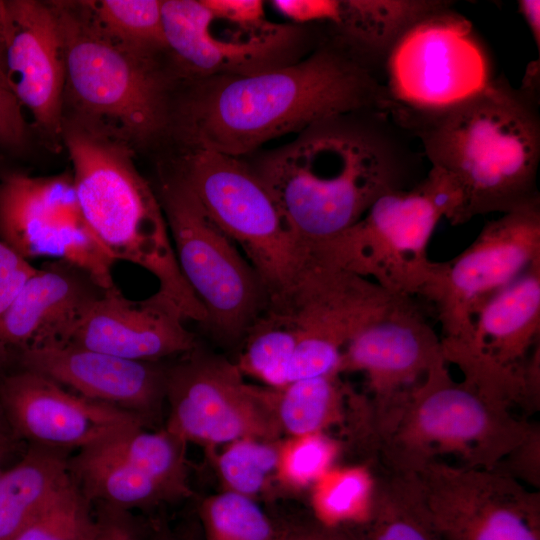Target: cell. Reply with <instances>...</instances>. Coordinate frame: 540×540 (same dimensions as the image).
Wrapping results in <instances>:
<instances>
[{"mask_svg":"<svg viewBox=\"0 0 540 540\" xmlns=\"http://www.w3.org/2000/svg\"><path fill=\"white\" fill-rule=\"evenodd\" d=\"M443 540H540V495L496 469L432 461L405 474Z\"/></svg>","mask_w":540,"mask_h":540,"instance_id":"cell-15","label":"cell"},{"mask_svg":"<svg viewBox=\"0 0 540 540\" xmlns=\"http://www.w3.org/2000/svg\"><path fill=\"white\" fill-rule=\"evenodd\" d=\"M519 11L526 21L535 44L540 50V1L539 0H521L518 2Z\"/></svg>","mask_w":540,"mask_h":540,"instance_id":"cell-43","label":"cell"},{"mask_svg":"<svg viewBox=\"0 0 540 540\" xmlns=\"http://www.w3.org/2000/svg\"><path fill=\"white\" fill-rule=\"evenodd\" d=\"M157 195L181 273L205 309V325L224 342L244 338L268 301L257 272L175 172L162 177Z\"/></svg>","mask_w":540,"mask_h":540,"instance_id":"cell-8","label":"cell"},{"mask_svg":"<svg viewBox=\"0 0 540 540\" xmlns=\"http://www.w3.org/2000/svg\"><path fill=\"white\" fill-rule=\"evenodd\" d=\"M443 357L490 401L511 411L538 407L540 261L485 301L467 343Z\"/></svg>","mask_w":540,"mask_h":540,"instance_id":"cell-9","label":"cell"},{"mask_svg":"<svg viewBox=\"0 0 540 540\" xmlns=\"http://www.w3.org/2000/svg\"><path fill=\"white\" fill-rule=\"evenodd\" d=\"M11 359V351L0 342V380L7 374V368Z\"/></svg>","mask_w":540,"mask_h":540,"instance_id":"cell-47","label":"cell"},{"mask_svg":"<svg viewBox=\"0 0 540 540\" xmlns=\"http://www.w3.org/2000/svg\"><path fill=\"white\" fill-rule=\"evenodd\" d=\"M537 261L540 198L487 223L463 252L437 262L420 296L436 308L442 354L466 344L484 302Z\"/></svg>","mask_w":540,"mask_h":540,"instance_id":"cell-12","label":"cell"},{"mask_svg":"<svg viewBox=\"0 0 540 540\" xmlns=\"http://www.w3.org/2000/svg\"><path fill=\"white\" fill-rule=\"evenodd\" d=\"M216 16V15H215ZM203 0H162L170 67L179 81L247 75L296 62L326 37L303 26H244L220 18Z\"/></svg>","mask_w":540,"mask_h":540,"instance_id":"cell-13","label":"cell"},{"mask_svg":"<svg viewBox=\"0 0 540 540\" xmlns=\"http://www.w3.org/2000/svg\"><path fill=\"white\" fill-rule=\"evenodd\" d=\"M149 540H198L190 528H173L163 519L149 525Z\"/></svg>","mask_w":540,"mask_h":540,"instance_id":"cell-42","label":"cell"},{"mask_svg":"<svg viewBox=\"0 0 540 540\" xmlns=\"http://www.w3.org/2000/svg\"><path fill=\"white\" fill-rule=\"evenodd\" d=\"M390 109L318 120L248 162L306 252L359 221L382 195L412 188L425 156Z\"/></svg>","mask_w":540,"mask_h":540,"instance_id":"cell-2","label":"cell"},{"mask_svg":"<svg viewBox=\"0 0 540 540\" xmlns=\"http://www.w3.org/2000/svg\"><path fill=\"white\" fill-rule=\"evenodd\" d=\"M367 540H443L410 479L386 473L376 479Z\"/></svg>","mask_w":540,"mask_h":540,"instance_id":"cell-28","label":"cell"},{"mask_svg":"<svg viewBox=\"0 0 540 540\" xmlns=\"http://www.w3.org/2000/svg\"><path fill=\"white\" fill-rule=\"evenodd\" d=\"M315 540H353L339 529L327 528L318 523H314Z\"/></svg>","mask_w":540,"mask_h":540,"instance_id":"cell-45","label":"cell"},{"mask_svg":"<svg viewBox=\"0 0 540 540\" xmlns=\"http://www.w3.org/2000/svg\"><path fill=\"white\" fill-rule=\"evenodd\" d=\"M188 82L191 89L175 100L170 135L240 158L323 118L393 104L385 67L330 31L296 62Z\"/></svg>","mask_w":540,"mask_h":540,"instance_id":"cell-1","label":"cell"},{"mask_svg":"<svg viewBox=\"0 0 540 540\" xmlns=\"http://www.w3.org/2000/svg\"><path fill=\"white\" fill-rule=\"evenodd\" d=\"M441 362L445 360L440 337L411 297L396 295L346 344L339 373L365 375L371 422Z\"/></svg>","mask_w":540,"mask_h":540,"instance_id":"cell-21","label":"cell"},{"mask_svg":"<svg viewBox=\"0 0 540 540\" xmlns=\"http://www.w3.org/2000/svg\"><path fill=\"white\" fill-rule=\"evenodd\" d=\"M96 518L95 540H146L149 525L132 511L107 504H93Z\"/></svg>","mask_w":540,"mask_h":540,"instance_id":"cell-36","label":"cell"},{"mask_svg":"<svg viewBox=\"0 0 540 540\" xmlns=\"http://www.w3.org/2000/svg\"><path fill=\"white\" fill-rule=\"evenodd\" d=\"M540 432L534 426L526 439L495 468L517 479L526 486L539 487Z\"/></svg>","mask_w":540,"mask_h":540,"instance_id":"cell-38","label":"cell"},{"mask_svg":"<svg viewBox=\"0 0 540 540\" xmlns=\"http://www.w3.org/2000/svg\"><path fill=\"white\" fill-rule=\"evenodd\" d=\"M244 338V348L236 362L241 373L270 388L288 384L296 344L293 332L263 311Z\"/></svg>","mask_w":540,"mask_h":540,"instance_id":"cell-32","label":"cell"},{"mask_svg":"<svg viewBox=\"0 0 540 540\" xmlns=\"http://www.w3.org/2000/svg\"><path fill=\"white\" fill-rule=\"evenodd\" d=\"M210 11L227 21L244 26L267 23L263 2L259 0H203Z\"/></svg>","mask_w":540,"mask_h":540,"instance_id":"cell-40","label":"cell"},{"mask_svg":"<svg viewBox=\"0 0 540 540\" xmlns=\"http://www.w3.org/2000/svg\"><path fill=\"white\" fill-rule=\"evenodd\" d=\"M312 487L311 506L316 523L339 529L344 524L367 522L376 479L366 467L331 468Z\"/></svg>","mask_w":540,"mask_h":540,"instance_id":"cell-30","label":"cell"},{"mask_svg":"<svg viewBox=\"0 0 540 540\" xmlns=\"http://www.w3.org/2000/svg\"><path fill=\"white\" fill-rule=\"evenodd\" d=\"M281 540H315L313 524L287 529Z\"/></svg>","mask_w":540,"mask_h":540,"instance_id":"cell-46","label":"cell"},{"mask_svg":"<svg viewBox=\"0 0 540 540\" xmlns=\"http://www.w3.org/2000/svg\"><path fill=\"white\" fill-rule=\"evenodd\" d=\"M0 407L18 440L65 453L132 428H148L129 412L85 398L23 368L1 378Z\"/></svg>","mask_w":540,"mask_h":540,"instance_id":"cell-20","label":"cell"},{"mask_svg":"<svg viewBox=\"0 0 540 540\" xmlns=\"http://www.w3.org/2000/svg\"><path fill=\"white\" fill-rule=\"evenodd\" d=\"M272 5L277 11L297 23L318 22L330 24L334 18L337 1L332 0H276Z\"/></svg>","mask_w":540,"mask_h":540,"instance_id":"cell-41","label":"cell"},{"mask_svg":"<svg viewBox=\"0 0 540 540\" xmlns=\"http://www.w3.org/2000/svg\"><path fill=\"white\" fill-rule=\"evenodd\" d=\"M350 388L338 374L292 381L270 388L279 428L291 437L324 433L342 423L349 409Z\"/></svg>","mask_w":540,"mask_h":540,"instance_id":"cell-27","label":"cell"},{"mask_svg":"<svg viewBox=\"0 0 540 540\" xmlns=\"http://www.w3.org/2000/svg\"><path fill=\"white\" fill-rule=\"evenodd\" d=\"M184 148L175 173L243 251L268 300L281 295L295 279L307 253L276 198L243 158L200 147Z\"/></svg>","mask_w":540,"mask_h":540,"instance_id":"cell-7","label":"cell"},{"mask_svg":"<svg viewBox=\"0 0 540 540\" xmlns=\"http://www.w3.org/2000/svg\"><path fill=\"white\" fill-rule=\"evenodd\" d=\"M103 290L87 272L71 263H44L0 315V342L17 353L69 343Z\"/></svg>","mask_w":540,"mask_h":540,"instance_id":"cell-24","label":"cell"},{"mask_svg":"<svg viewBox=\"0 0 540 540\" xmlns=\"http://www.w3.org/2000/svg\"><path fill=\"white\" fill-rule=\"evenodd\" d=\"M0 239L28 261L40 257L66 261L87 272L103 289L115 285V261L82 215L72 172L44 177L3 174Z\"/></svg>","mask_w":540,"mask_h":540,"instance_id":"cell-17","label":"cell"},{"mask_svg":"<svg viewBox=\"0 0 540 540\" xmlns=\"http://www.w3.org/2000/svg\"><path fill=\"white\" fill-rule=\"evenodd\" d=\"M28 141V127L23 109L10 90L0 52V146L21 151Z\"/></svg>","mask_w":540,"mask_h":540,"instance_id":"cell-37","label":"cell"},{"mask_svg":"<svg viewBox=\"0 0 540 540\" xmlns=\"http://www.w3.org/2000/svg\"><path fill=\"white\" fill-rule=\"evenodd\" d=\"M396 295L308 256L289 288L263 310L295 336L289 383L339 375L346 344Z\"/></svg>","mask_w":540,"mask_h":540,"instance_id":"cell-11","label":"cell"},{"mask_svg":"<svg viewBox=\"0 0 540 540\" xmlns=\"http://www.w3.org/2000/svg\"><path fill=\"white\" fill-rule=\"evenodd\" d=\"M391 112L421 144L431 167L463 197L461 223L507 213L537 198L540 162L539 64H529L520 88L499 76L451 106Z\"/></svg>","mask_w":540,"mask_h":540,"instance_id":"cell-3","label":"cell"},{"mask_svg":"<svg viewBox=\"0 0 540 540\" xmlns=\"http://www.w3.org/2000/svg\"><path fill=\"white\" fill-rule=\"evenodd\" d=\"M282 442L244 438L226 444L216 465L225 490L254 496L276 476Z\"/></svg>","mask_w":540,"mask_h":540,"instance_id":"cell-34","label":"cell"},{"mask_svg":"<svg viewBox=\"0 0 540 540\" xmlns=\"http://www.w3.org/2000/svg\"><path fill=\"white\" fill-rule=\"evenodd\" d=\"M450 7L418 20L390 50L385 76L396 103L443 108L478 93L493 79L488 52L471 22Z\"/></svg>","mask_w":540,"mask_h":540,"instance_id":"cell-16","label":"cell"},{"mask_svg":"<svg viewBox=\"0 0 540 540\" xmlns=\"http://www.w3.org/2000/svg\"><path fill=\"white\" fill-rule=\"evenodd\" d=\"M338 449L337 442L325 433L291 437L282 442L276 477L293 489L313 486L333 468Z\"/></svg>","mask_w":540,"mask_h":540,"instance_id":"cell-35","label":"cell"},{"mask_svg":"<svg viewBox=\"0 0 540 540\" xmlns=\"http://www.w3.org/2000/svg\"><path fill=\"white\" fill-rule=\"evenodd\" d=\"M85 4L101 30L123 46L167 57L162 0H95Z\"/></svg>","mask_w":540,"mask_h":540,"instance_id":"cell-29","label":"cell"},{"mask_svg":"<svg viewBox=\"0 0 540 540\" xmlns=\"http://www.w3.org/2000/svg\"><path fill=\"white\" fill-rule=\"evenodd\" d=\"M17 357L20 368L129 412L148 428L162 419L168 370L162 361L129 360L72 344L27 349Z\"/></svg>","mask_w":540,"mask_h":540,"instance_id":"cell-22","label":"cell"},{"mask_svg":"<svg viewBox=\"0 0 540 540\" xmlns=\"http://www.w3.org/2000/svg\"><path fill=\"white\" fill-rule=\"evenodd\" d=\"M186 449L165 427H136L78 450L68 468L92 504L149 510L191 496Z\"/></svg>","mask_w":540,"mask_h":540,"instance_id":"cell-18","label":"cell"},{"mask_svg":"<svg viewBox=\"0 0 540 540\" xmlns=\"http://www.w3.org/2000/svg\"><path fill=\"white\" fill-rule=\"evenodd\" d=\"M62 143L72 164L82 215L114 261L135 264L158 281L184 318L207 315L179 268L158 198L134 163L135 151L103 133L63 120Z\"/></svg>","mask_w":540,"mask_h":540,"instance_id":"cell-5","label":"cell"},{"mask_svg":"<svg viewBox=\"0 0 540 540\" xmlns=\"http://www.w3.org/2000/svg\"><path fill=\"white\" fill-rule=\"evenodd\" d=\"M17 440L0 407V457L5 459L15 449Z\"/></svg>","mask_w":540,"mask_h":540,"instance_id":"cell-44","label":"cell"},{"mask_svg":"<svg viewBox=\"0 0 540 540\" xmlns=\"http://www.w3.org/2000/svg\"><path fill=\"white\" fill-rule=\"evenodd\" d=\"M198 515L205 540H281L285 531L254 498L229 490L205 498Z\"/></svg>","mask_w":540,"mask_h":540,"instance_id":"cell-31","label":"cell"},{"mask_svg":"<svg viewBox=\"0 0 540 540\" xmlns=\"http://www.w3.org/2000/svg\"><path fill=\"white\" fill-rule=\"evenodd\" d=\"M442 217L422 179L382 195L359 221L308 254L393 294L420 295L436 268L427 247Z\"/></svg>","mask_w":540,"mask_h":540,"instance_id":"cell-10","label":"cell"},{"mask_svg":"<svg viewBox=\"0 0 540 540\" xmlns=\"http://www.w3.org/2000/svg\"><path fill=\"white\" fill-rule=\"evenodd\" d=\"M93 504L70 477L12 540H95Z\"/></svg>","mask_w":540,"mask_h":540,"instance_id":"cell-33","label":"cell"},{"mask_svg":"<svg viewBox=\"0 0 540 540\" xmlns=\"http://www.w3.org/2000/svg\"><path fill=\"white\" fill-rule=\"evenodd\" d=\"M186 319L158 290L143 300L127 298L115 285L104 289L69 343L136 361H162L198 347Z\"/></svg>","mask_w":540,"mask_h":540,"instance_id":"cell-23","label":"cell"},{"mask_svg":"<svg viewBox=\"0 0 540 540\" xmlns=\"http://www.w3.org/2000/svg\"><path fill=\"white\" fill-rule=\"evenodd\" d=\"M65 61L63 120L136 152L171 132L174 85L163 59L131 50L96 24L85 1H49Z\"/></svg>","mask_w":540,"mask_h":540,"instance_id":"cell-4","label":"cell"},{"mask_svg":"<svg viewBox=\"0 0 540 540\" xmlns=\"http://www.w3.org/2000/svg\"><path fill=\"white\" fill-rule=\"evenodd\" d=\"M0 52L10 90L46 144L63 147L65 61L49 1L0 0Z\"/></svg>","mask_w":540,"mask_h":540,"instance_id":"cell-19","label":"cell"},{"mask_svg":"<svg viewBox=\"0 0 540 540\" xmlns=\"http://www.w3.org/2000/svg\"><path fill=\"white\" fill-rule=\"evenodd\" d=\"M4 460H5L4 458L0 457V476H1L2 472L4 471L2 469V463H3Z\"/></svg>","mask_w":540,"mask_h":540,"instance_id":"cell-48","label":"cell"},{"mask_svg":"<svg viewBox=\"0 0 540 540\" xmlns=\"http://www.w3.org/2000/svg\"><path fill=\"white\" fill-rule=\"evenodd\" d=\"M182 357L167 370L168 431L205 447L280 439L269 387L246 383L236 363L199 347Z\"/></svg>","mask_w":540,"mask_h":540,"instance_id":"cell-14","label":"cell"},{"mask_svg":"<svg viewBox=\"0 0 540 540\" xmlns=\"http://www.w3.org/2000/svg\"><path fill=\"white\" fill-rule=\"evenodd\" d=\"M68 453L30 445L0 476V540H12L70 477Z\"/></svg>","mask_w":540,"mask_h":540,"instance_id":"cell-26","label":"cell"},{"mask_svg":"<svg viewBox=\"0 0 540 540\" xmlns=\"http://www.w3.org/2000/svg\"><path fill=\"white\" fill-rule=\"evenodd\" d=\"M451 5L441 0L337 1L328 28L370 58L386 64L402 34L424 16Z\"/></svg>","mask_w":540,"mask_h":540,"instance_id":"cell-25","label":"cell"},{"mask_svg":"<svg viewBox=\"0 0 540 540\" xmlns=\"http://www.w3.org/2000/svg\"><path fill=\"white\" fill-rule=\"evenodd\" d=\"M36 269L0 239V315Z\"/></svg>","mask_w":540,"mask_h":540,"instance_id":"cell-39","label":"cell"},{"mask_svg":"<svg viewBox=\"0 0 540 540\" xmlns=\"http://www.w3.org/2000/svg\"><path fill=\"white\" fill-rule=\"evenodd\" d=\"M535 425L456 382L441 362L369 424L366 437L388 473L411 474L441 456L495 469Z\"/></svg>","mask_w":540,"mask_h":540,"instance_id":"cell-6","label":"cell"}]
</instances>
